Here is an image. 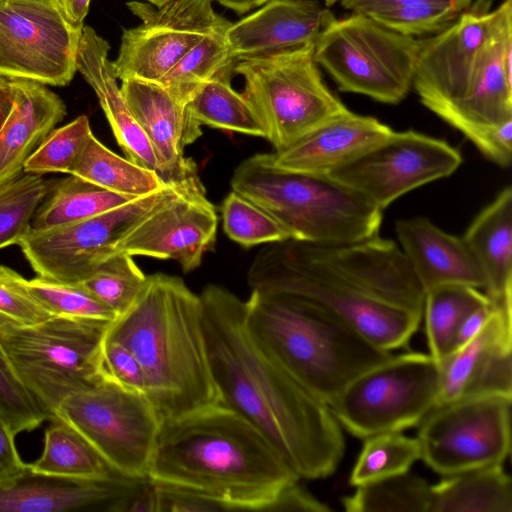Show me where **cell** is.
<instances>
[{
	"label": "cell",
	"mask_w": 512,
	"mask_h": 512,
	"mask_svg": "<svg viewBox=\"0 0 512 512\" xmlns=\"http://www.w3.org/2000/svg\"><path fill=\"white\" fill-rule=\"evenodd\" d=\"M2 1H5V0H0V2H2Z\"/></svg>",
	"instance_id": "91938a15"
},
{
	"label": "cell",
	"mask_w": 512,
	"mask_h": 512,
	"mask_svg": "<svg viewBox=\"0 0 512 512\" xmlns=\"http://www.w3.org/2000/svg\"><path fill=\"white\" fill-rule=\"evenodd\" d=\"M356 487L342 499L348 512H430L431 485L410 472Z\"/></svg>",
	"instance_id": "d590c367"
},
{
	"label": "cell",
	"mask_w": 512,
	"mask_h": 512,
	"mask_svg": "<svg viewBox=\"0 0 512 512\" xmlns=\"http://www.w3.org/2000/svg\"><path fill=\"white\" fill-rule=\"evenodd\" d=\"M146 279L133 256L117 253L102 262L79 284L118 317L134 303Z\"/></svg>",
	"instance_id": "74e56055"
},
{
	"label": "cell",
	"mask_w": 512,
	"mask_h": 512,
	"mask_svg": "<svg viewBox=\"0 0 512 512\" xmlns=\"http://www.w3.org/2000/svg\"><path fill=\"white\" fill-rule=\"evenodd\" d=\"M15 436L0 417V479L17 474L26 466L15 446Z\"/></svg>",
	"instance_id": "f907efd6"
},
{
	"label": "cell",
	"mask_w": 512,
	"mask_h": 512,
	"mask_svg": "<svg viewBox=\"0 0 512 512\" xmlns=\"http://www.w3.org/2000/svg\"><path fill=\"white\" fill-rule=\"evenodd\" d=\"M172 0H144V2H147L155 7H161L165 4L171 2Z\"/></svg>",
	"instance_id": "9f6ffc18"
},
{
	"label": "cell",
	"mask_w": 512,
	"mask_h": 512,
	"mask_svg": "<svg viewBox=\"0 0 512 512\" xmlns=\"http://www.w3.org/2000/svg\"><path fill=\"white\" fill-rule=\"evenodd\" d=\"M135 480L51 475L26 464L21 472L0 479V512H122Z\"/></svg>",
	"instance_id": "7402d4cb"
},
{
	"label": "cell",
	"mask_w": 512,
	"mask_h": 512,
	"mask_svg": "<svg viewBox=\"0 0 512 512\" xmlns=\"http://www.w3.org/2000/svg\"><path fill=\"white\" fill-rule=\"evenodd\" d=\"M110 46L90 26H83L76 69L94 90L113 134L128 160L155 172L162 180L153 147L126 102L112 61ZM165 184V183H164Z\"/></svg>",
	"instance_id": "d4e9b609"
},
{
	"label": "cell",
	"mask_w": 512,
	"mask_h": 512,
	"mask_svg": "<svg viewBox=\"0 0 512 512\" xmlns=\"http://www.w3.org/2000/svg\"><path fill=\"white\" fill-rule=\"evenodd\" d=\"M273 512H330L331 508L322 503L305 488L298 480L287 484L278 494L269 508Z\"/></svg>",
	"instance_id": "c3c4849f"
},
{
	"label": "cell",
	"mask_w": 512,
	"mask_h": 512,
	"mask_svg": "<svg viewBox=\"0 0 512 512\" xmlns=\"http://www.w3.org/2000/svg\"><path fill=\"white\" fill-rule=\"evenodd\" d=\"M9 80L14 102L0 129V186L20 176L28 157L66 115L62 99L44 84Z\"/></svg>",
	"instance_id": "4316f807"
},
{
	"label": "cell",
	"mask_w": 512,
	"mask_h": 512,
	"mask_svg": "<svg viewBox=\"0 0 512 512\" xmlns=\"http://www.w3.org/2000/svg\"><path fill=\"white\" fill-rule=\"evenodd\" d=\"M30 295L52 316L113 322L116 314L81 284L62 283L43 277L24 280Z\"/></svg>",
	"instance_id": "ab89813d"
},
{
	"label": "cell",
	"mask_w": 512,
	"mask_h": 512,
	"mask_svg": "<svg viewBox=\"0 0 512 512\" xmlns=\"http://www.w3.org/2000/svg\"><path fill=\"white\" fill-rule=\"evenodd\" d=\"M218 217L205 192L186 191L143 218L115 253L177 261L187 273L215 244Z\"/></svg>",
	"instance_id": "ac0fdd59"
},
{
	"label": "cell",
	"mask_w": 512,
	"mask_h": 512,
	"mask_svg": "<svg viewBox=\"0 0 512 512\" xmlns=\"http://www.w3.org/2000/svg\"><path fill=\"white\" fill-rule=\"evenodd\" d=\"M490 394L512 397V310L497 305L484 328L440 362L435 406Z\"/></svg>",
	"instance_id": "44dd1931"
},
{
	"label": "cell",
	"mask_w": 512,
	"mask_h": 512,
	"mask_svg": "<svg viewBox=\"0 0 512 512\" xmlns=\"http://www.w3.org/2000/svg\"><path fill=\"white\" fill-rule=\"evenodd\" d=\"M491 0H476L433 37L421 40L412 86L431 111L464 96L472 86L490 39Z\"/></svg>",
	"instance_id": "e0dca14e"
},
{
	"label": "cell",
	"mask_w": 512,
	"mask_h": 512,
	"mask_svg": "<svg viewBox=\"0 0 512 512\" xmlns=\"http://www.w3.org/2000/svg\"><path fill=\"white\" fill-rule=\"evenodd\" d=\"M221 211L224 232L244 247L290 239L272 216L233 190L224 199Z\"/></svg>",
	"instance_id": "60d3db41"
},
{
	"label": "cell",
	"mask_w": 512,
	"mask_h": 512,
	"mask_svg": "<svg viewBox=\"0 0 512 512\" xmlns=\"http://www.w3.org/2000/svg\"><path fill=\"white\" fill-rule=\"evenodd\" d=\"M430 512H512V483L503 463L444 476L431 486Z\"/></svg>",
	"instance_id": "f1b7e54d"
},
{
	"label": "cell",
	"mask_w": 512,
	"mask_h": 512,
	"mask_svg": "<svg viewBox=\"0 0 512 512\" xmlns=\"http://www.w3.org/2000/svg\"><path fill=\"white\" fill-rule=\"evenodd\" d=\"M92 130L86 115L51 130L25 161L23 171L29 174L66 173L75 162Z\"/></svg>",
	"instance_id": "b9f144b4"
},
{
	"label": "cell",
	"mask_w": 512,
	"mask_h": 512,
	"mask_svg": "<svg viewBox=\"0 0 512 512\" xmlns=\"http://www.w3.org/2000/svg\"><path fill=\"white\" fill-rule=\"evenodd\" d=\"M492 304L512 310V188L505 187L462 236Z\"/></svg>",
	"instance_id": "83f0119b"
},
{
	"label": "cell",
	"mask_w": 512,
	"mask_h": 512,
	"mask_svg": "<svg viewBox=\"0 0 512 512\" xmlns=\"http://www.w3.org/2000/svg\"><path fill=\"white\" fill-rule=\"evenodd\" d=\"M14 102V90L9 78L0 76V129L6 121Z\"/></svg>",
	"instance_id": "db71d44e"
},
{
	"label": "cell",
	"mask_w": 512,
	"mask_h": 512,
	"mask_svg": "<svg viewBox=\"0 0 512 512\" xmlns=\"http://www.w3.org/2000/svg\"><path fill=\"white\" fill-rule=\"evenodd\" d=\"M491 301L479 288L445 284L425 292L423 313L429 354L439 363L453 351L454 338L462 320Z\"/></svg>",
	"instance_id": "d6a6232c"
},
{
	"label": "cell",
	"mask_w": 512,
	"mask_h": 512,
	"mask_svg": "<svg viewBox=\"0 0 512 512\" xmlns=\"http://www.w3.org/2000/svg\"><path fill=\"white\" fill-rule=\"evenodd\" d=\"M220 5L238 13L244 14L253 8L260 7L271 0H215Z\"/></svg>",
	"instance_id": "11a10c76"
},
{
	"label": "cell",
	"mask_w": 512,
	"mask_h": 512,
	"mask_svg": "<svg viewBox=\"0 0 512 512\" xmlns=\"http://www.w3.org/2000/svg\"><path fill=\"white\" fill-rule=\"evenodd\" d=\"M64 19L73 27L82 29L91 0H53Z\"/></svg>",
	"instance_id": "f5cc1de1"
},
{
	"label": "cell",
	"mask_w": 512,
	"mask_h": 512,
	"mask_svg": "<svg viewBox=\"0 0 512 512\" xmlns=\"http://www.w3.org/2000/svg\"><path fill=\"white\" fill-rule=\"evenodd\" d=\"M440 363L430 354L392 355L353 379L329 406L355 437L419 425L436 405Z\"/></svg>",
	"instance_id": "30bf717a"
},
{
	"label": "cell",
	"mask_w": 512,
	"mask_h": 512,
	"mask_svg": "<svg viewBox=\"0 0 512 512\" xmlns=\"http://www.w3.org/2000/svg\"><path fill=\"white\" fill-rule=\"evenodd\" d=\"M147 477L199 490L232 511H269L300 479L257 428L219 402L161 421Z\"/></svg>",
	"instance_id": "3957f363"
},
{
	"label": "cell",
	"mask_w": 512,
	"mask_h": 512,
	"mask_svg": "<svg viewBox=\"0 0 512 512\" xmlns=\"http://www.w3.org/2000/svg\"><path fill=\"white\" fill-rule=\"evenodd\" d=\"M421 40L359 13L332 16L314 42L313 57L340 91L397 104L409 92Z\"/></svg>",
	"instance_id": "ba28073f"
},
{
	"label": "cell",
	"mask_w": 512,
	"mask_h": 512,
	"mask_svg": "<svg viewBox=\"0 0 512 512\" xmlns=\"http://www.w3.org/2000/svg\"><path fill=\"white\" fill-rule=\"evenodd\" d=\"M337 1H340V0H324L325 5L327 7H330V6L334 5Z\"/></svg>",
	"instance_id": "6f0895ef"
},
{
	"label": "cell",
	"mask_w": 512,
	"mask_h": 512,
	"mask_svg": "<svg viewBox=\"0 0 512 512\" xmlns=\"http://www.w3.org/2000/svg\"><path fill=\"white\" fill-rule=\"evenodd\" d=\"M102 364L107 379L126 390L146 395V382L142 368L125 346L107 340L105 337Z\"/></svg>",
	"instance_id": "bcb514c9"
},
{
	"label": "cell",
	"mask_w": 512,
	"mask_h": 512,
	"mask_svg": "<svg viewBox=\"0 0 512 512\" xmlns=\"http://www.w3.org/2000/svg\"><path fill=\"white\" fill-rule=\"evenodd\" d=\"M122 512H157L155 486L149 477L134 481L123 502Z\"/></svg>",
	"instance_id": "681fc988"
},
{
	"label": "cell",
	"mask_w": 512,
	"mask_h": 512,
	"mask_svg": "<svg viewBox=\"0 0 512 512\" xmlns=\"http://www.w3.org/2000/svg\"><path fill=\"white\" fill-rule=\"evenodd\" d=\"M37 1H44V2H48V3H52L54 4L53 0H37ZM55 5V4H54Z\"/></svg>",
	"instance_id": "680465c9"
},
{
	"label": "cell",
	"mask_w": 512,
	"mask_h": 512,
	"mask_svg": "<svg viewBox=\"0 0 512 512\" xmlns=\"http://www.w3.org/2000/svg\"><path fill=\"white\" fill-rule=\"evenodd\" d=\"M487 49L476 78L461 98L432 112L475 146L490 127L512 119V0L496 9Z\"/></svg>",
	"instance_id": "d6986e66"
},
{
	"label": "cell",
	"mask_w": 512,
	"mask_h": 512,
	"mask_svg": "<svg viewBox=\"0 0 512 512\" xmlns=\"http://www.w3.org/2000/svg\"><path fill=\"white\" fill-rule=\"evenodd\" d=\"M511 400L490 394L434 406L419 423L420 459L443 476L502 464L511 449Z\"/></svg>",
	"instance_id": "4fadbf2b"
},
{
	"label": "cell",
	"mask_w": 512,
	"mask_h": 512,
	"mask_svg": "<svg viewBox=\"0 0 512 512\" xmlns=\"http://www.w3.org/2000/svg\"><path fill=\"white\" fill-rule=\"evenodd\" d=\"M82 29L71 26L52 3L0 2V76L68 85L77 71Z\"/></svg>",
	"instance_id": "9a60e30c"
},
{
	"label": "cell",
	"mask_w": 512,
	"mask_h": 512,
	"mask_svg": "<svg viewBox=\"0 0 512 512\" xmlns=\"http://www.w3.org/2000/svg\"><path fill=\"white\" fill-rule=\"evenodd\" d=\"M0 417L14 435L32 431L47 420L43 410L19 380L1 346Z\"/></svg>",
	"instance_id": "7bdbcfd3"
},
{
	"label": "cell",
	"mask_w": 512,
	"mask_h": 512,
	"mask_svg": "<svg viewBox=\"0 0 512 512\" xmlns=\"http://www.w3.org/2000/svg\"><path fill=\"white\" fill-rule=\"evenodd\" d=\"M392 131L377 119L348 109L268 156L282 170L328 175L384 140Z\"/></svg>",
	"instance_id": "cb8c5ba5"
},
{
	"label": "cell",
	"mask_w": 512,
	"mask_h": 512,
	"mask_svg": "<svg viewBox=\"0 0 512 512\" xmlns=\"http://www.w3.org/2000/svg\"><path fill=\"white\" fill-rule=\"evenodd\" d=\"M134 199L99 187L69 174L49 186L35 210L30 229L45 230L83 221L100 215Z\"/></svg>",
	"instance_id": "f546056e"
},
{
	"label": "cell",
	"mask_w": 512,
	"mask_h": 512,
	"mask_svg": "<svg viewBox=\"0 0 512 512\" xmlns=\"http://www.w3.org/2000/svg\"><path fill=\"white\" fill-rule=\"evenodd\" d=\"M334 16L313 0H271L226 29L238 61L260 60L313 44Z\"/></svg>",
	"instance_id": "603a6c76"
},
{
	"label": "cell",
	"mask_w": 512,
	"mask_h": 512,
	"mask_svg": "<svg viewBox=\"0 0 512 512\" xmlns=\"http://www.w3.org/2000/svg\"><path fill=\"white\" fill-rule=\"evenodd\" d=\"M230 79L225 73L204 83L187 103L190 112L200 125L265 138L260 118Z\"/></svg>",
	"instance_id": "e575fe53"
},
{
	"label": "cell",
	"mask_w": 512,
	"mask_h": 512,
	"mask_svg": "<svg viewBox=\"0 0 512 512\" xmlns=\"http://www.w3.org/2000/svg\"><path fill=\"white\" fill-rule=\"evenodd\" d=\"M25 278L0 264V313L23 324H36L52 317L28 292Z\"/></svg>",
	"instance_id": "ee69618b"
},
{
	"label": "cell",
	"mask_w": 512,
	"mask_h": 512,
	"mask_svg": "<svg viewBox=\"0 0 512 512\" xmlns=\"http://www.w3.org/2000/svg\"><path fill=\"white\" fill-rule=\"evenodd\" d=\"M106 339L139 362L146 396L161 420L219 402L207 357L202 304L175 276H147L131 307L109 326Z\"/></svg>",
	"instance_id": "277c9868"
},
{
	"label": "cell",
	"mask_w": 512,
	"mask_h": 512,
	"mask_svg": "<svg viewBox=\"0 0 512 512\" xmlns=\"http://www.w3.org/2000/svg\"><path fill=\"white\" fill-rule=\"evenodd\" d=\"M420 459V444L401 432H385L364 439L349 477L352 486L378 481L409 472Z\"/></svg>",
	"instance_id": "8d00e7d4"
},
{
	"label": "cell",
	"mask_w": 512,
	"mask_h": 512,
	"mask_svg": "<svg viewBox=\"0 0 512 512\" xmlns=\"http://www.w3.org/2000/svg\"><path fill=\"white\" fill-rule=\"evenodd\" d=\"M341 5L347 9L352 10L353 13H359L366 16H373L375 14L406 8L413 6L438 4L450 7L459 13L465 11L472 3L473 0H340Z\"/></svg>",
	"instance_id": "7dc6e473"
},
{
	"label": "cell",
	"mask_w": 512,
	"mask_h": 512,
	"mask_svg": "<svg viewBox=\"0 0 512 512\" xmlns=\"http://www.w3.org/2000/svg\"><path fill=\"white\" fill-rule=\"evenodd\" d=\"M244 323L262 352L328 406L353 379L393 355L321 308L290 297L251 291Z\"/></svg>",
	"instance_id": "5b68a950"
},
{
	"label": "cell",
	"mask_w": 512,
	"mask_h": 512,
	"mask_svg": "<svg viewBox=\"0 0 512 512\" xmlns=\"http://www.w3.org/2000/svg\"><path fill=\"white\" fill-rule=\"evenodd\" d=\"M251 291L312 304L376 346H405L423 318L425 292L401 248L379 235L351 243H269L249 271Z\"/></svg>",
	"instance_id": "6da1fadb"
},
{
	"label": "cell",
	"mask_w": 512,
	"mask_h": 512,
	"mask_svg": "<svg viewBox=\"0 0 512 512\" xmlns=\"http://www.w3.org/2000/svg\"><path fill=\"white\" fill-rule=\"evenodd\" d=\"M314 43L273 57L238 61L242 93L260 118L275 151L302 138L347 107L325 85Z\"/></svg>",
	"instance_id": "9c48e42d"
},
{
	"label": "cell",
	"mask_w": 512,
	"mask_h": 512,
	"mask_svg": "<svg viewBox=\"0 0 512 512\" xmlns=\"http://www.w3.org/2000/svg\"><path fill=\"white\" fill-rule=\"evenodd\" d=\"M186 191L198 190L167 185L83 221L45 230L29 229L18 245L38 276L80 283L116 254V245L143 218Z\"/></svg>",
	"instance_id": "7c38bea8"
},
{
	"label": "cell",
	"mask_w": 512,
	"mask_h": 512,
	"mask_svg": "<svg viewBox=\"0 0 512 512\" xmlns=\"http://www.w3.org/2000/svg\"><path fill=\"white\" fill-rule=\"evenodd\" d=\"M199 296L219 403L257 428L299 478L331 475L342 460L345 441L330 407L254 343L244 323V301L214 284Z\"/></svg>",
	"instance_id": "7a4b0ae2"
},
{
	"label": "cell",
	"mask_w": 512,
	"mask_h": 512,
	"mask_svg": "<svg viewBox=\"0 0 512 512\" xmlns=\"http://www.w3.org/2000/svg\"><path fill=\"white\" fill-rule=\"evenodd\" d=\"M493 311L494 305L490 302L470 312L457 329L452 352L473 339L487 324Z\"/></svg>",
	"instance_id": "816d5d0a"
},
{
	"label": "cell",
	"mask_w": 512,
	"mask_h": 512,
	"mask_svg": "<svg viewBox=\"0 0 512 512\" xmlns=\"http://www.w3.org/2000/svg\"><path fill=\"white\" fill-rule=\"evenodd\" d=\"M121 91L155 152L162 181L205 191L196 164L184 155L185 147L201 135V125L187 104L175 99L158 83L127 79Z\"/></svg>",
	"instance_id": "ffe728a7"
},
{
	"label": "cell",
	"mask_w": 512,
	"mask_h": 512,
	"mask_svg": "<svg viewBox=\"0 0 512 512\" xmlns=\"http://www.w3.org/2000/svg\"><path fill=\"white\" fill-rule=\"evenodd\" d=\"M459 150L413 130L392 133L328 174L381 210L404 194L455 172Z\"/></svg>",
	"instance_id": "5bb4252c"
},
{
	"label": "cell",
	"mask_w": 512,
	"mask_h": 512,
	"mask_svg": "<svg viewBox=\"0 0 512 512\" xmlns=\"http://www.w3.org/2000/svg\"><path fill=\"white\" fill-rule=\"evenodd\" d=\"M153 482L157 512L232 511L226 503L199 490L172 483Z\"/></svg>",
	"instance_id": "f6af8a7d"
},
{
	"label": "cell",
	"mask_w": 512,
	"mask_h": 512,
	"mask_svg": "<svg viewBox=\"0 0 512 512\" xmlns=\"http://www.w3.org/2000/svg\"><path fill=\"white\" fill-rule=\"evenodd\" d=\"M141 24L123 31L117 58L112 61L121 81L159 83L183 56L224 20L212 0H172L161 7L127 2Z\"/></svg>",
	"instance_id": "2e32d148"
},
{
	"label": "cell",
	"mask_w": 512,
	"mask_h": 512,
	"mask_svg": "<svg viewBox=\"0 0 512 512\" xmlns=\"http://www.w3.org/2000/svg\"><path fill=\"white\" fill-rule=\"evenodd\" d=\"M111 323L52 316L23 324L0 313V346L47 420L68 396L107 379L102 349Z\"/></svg>",
	"instance_id": "52a82bcc"
},
{
	"label": "cell",
	"mask_w": 512,
	"mask_h": 512,
	"mask_svg": "<svg viewBox=\"0 0 512 512\" xmlns=\"http://www.w3.org/2000/svg\"><path fill=\"white\" fill-rule=\"evenodd\" d=\"M396 234L424 292L445 284L484 288V277L463 237L449 234L425 217L399 220Z\"/></svg>",
	"instance_id": "484cf974"
},
{
	"label": "cell",
	"mask_w": 512,
	"mask_h": 512,
	"mask_svg": "<svg viewBox=\"0 0 512 512\" xmlns=\"http://www.w3.org/2000/svg\"><path fill=\"white\" fill-rule=\"evenodd\" d=\"M49 186L41 175L29 173L0 186V249L18 244L29 231Z\"/></svg>",
	"instance_id": "f35d334b"
},
{
	"label": "cell",
	"mask_w": 512,
	"mask_h": 512,
	"mask_svg": "<svg viewBox=\"0 0 512 512\" xmlns=\"http://www.w3.org/2000/svg\"><path fill=\"white\" fill-rule=\"evenodd\" d=\"M57 419L79 431L121 475L147 477L162 420L145 394L105 379L68 396Z\"/></svg>",
	"instance_id": "8fae6325"
},
{
	"label": "cell",
	"mask_w": 512,
	"mask_h": 512,
	"mask_svg": "<svg viewBox=\"0 0 512 512\" xmlns=\"http://www.w3.org/2000/svg\"><path fill=\"white\" fill-rule=\"evenodd\" d=\"M233 191L272 216L290 239L351 243L378 235L382 211L369 199L328 175L276 168L268 153L241 162Z\"/></svg>",
	"instance_id": "8992f818"
},
{
	"label": "cell",
	"mask_w": 512,
	"mask_h": 512,
	"mask_svg": "<svg viewBox=\"0 0 512 512\" xmlns=\"http://www.w3.org/2000/svg\"><path fill=\"white\" fill-rule=\"evenodd\" d=\"M68 174L132 198L148 195L167 186L155 172L109 150L93 133Z\"/></svg>",
	"instance_id": "4dcf8cb0"
},
{
	"label": "cell",
	"mask_w": 512,
	"mask_h": 512,
	"mask_svg": "<svg viewBox=\"0 0 512 512\" xmlns=\"http://www.w3.org/2000/svg\"><path fill=\"white\" fill-rule=\"evenodd\" d=\"M231 22L224 20L205 34L158 83L175 99L187 104L206 82L234 71L237 61L226 41V29Z\"/></svg>",
	"instance_id": "836d02e7"
},
{
	"label": "cell",
	"mask_w": 512,
	"mask_h": 512,
	"mask_svg": "<svg viewBox=\"0 0 512 512\" xmlns=\"http://www.w3.org/2000/svg\"><path fill=\"white\" fill-rule=\"evenodd\" d=\"M30 465L35 471L58 476L93 479L123 476L79 431L59 419L51 421L45 431L43 453Z\"/></svg>",
	"instance_id": "1f68e13d"
}]
</instances>
